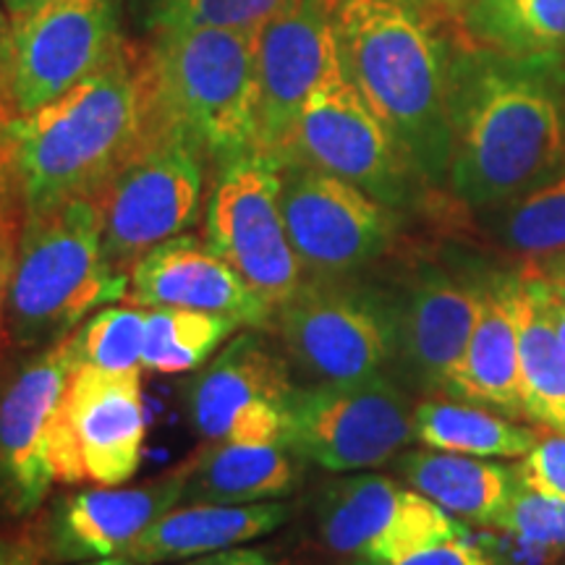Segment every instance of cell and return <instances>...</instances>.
Listing matches in <instances>:
<instances>
[{"label":"cell","instance_id":"cell-1","mask_svg":"<svg viewBox=\"0 0 565 565\" xmlns=\"http://www.w3.org/2000/svg\"><path fill=\"white\" fill-rule=\"evenodd\" d=\"M448 186L471 210L511 200L565 160L563 53L458 45L448 82Z\"/></svg>","mask_w":565,"mask_h":565},{"label":"cell","instance_id":"cell-2","mask_svg":"<svg viewBox=\"0 0 565 565\" xmlns=\"http://www.w3.org/2000/svg\"><path fill=\"white\" fill-rule=\"evenodd\" d=\"M343 74L377 113L427 186L448 183V82L456 24L433 0H330Z\"/></svg>","mask_w":565,"mask_h":565},{"label":"cell","instance_id":"cell-3","mask_svg":"<svg viewBox=\"0 0 565 565\" xmlns=\"http://www.w3.org/2000/svg\"><path fill=\"white\" fill-rule=\"evenodd\" d=\"M24 215L95 196L141 134L139 47L6 126Z\"/></svg>","mask_w":565,"mask_h":565},{"label":"cell","instance_id":"cell-4","mask_svg":"<svg viewBox=\"0 0 565 565\" xmlns=\"http://www.w3.org/2000/svg\"><path fill=\"white\" fill-rule=\"evenodd\" d=\"M141 131L183 134L217 166L257 150L254 32L171 26L139 47Z\"/></svg>","mask_w":565,"mask_h":565},{"label":"cell","instance_id":"cell-5","mask_svg":"<svg viewBox=\"0 0 565 565\" xmlns=\"http://www.w3.org/2000/svg\"><path fill=\"white\" fill-rule=\"evenodd\" d=\"M126 294L129 275L105 257L100 210L92 196L24 215L6 312L11 345L47 349Z\"/></svg>","mask_w":565,"mask_h":565},{"label":"cell","instance_id":"cell-6","mask_svg":"<svg viewBox=\"0 0 565 565\" xmlns=\"http://www.w3.org/2000/svg\"><path fill=\"white\" fill-rule=\"evenodd\" d=\"M280 349L309 383H345L391 374L398 359V299L380 286L307 278L273 328Z\"/></svg>","mask_w":565,"mask_h":565},{"label":"cell","instance_id":"cell-7","mask_svg":"<svg viewBox=\"0 0 565 565\" xmlns=\"http://www.w3.org/2000/svg\"><path fill=\"white\" fill-rule=\"evenodd\" d=\"M204 152L183 134H139L95 200L103 221V249L118 273L147 252L186 233L200 217Z\"/></svg>","mask_w":565,"mask_h":565},{"label":"cell","instance_id":"cell-8","mask_svg":"<svg viewBox=\"0 0 565 565\" xmlns=\"http://www.w3.org/2000/svg\"><path fill=\"white\" fill-rule=\"evenodd\" d=\"M414 440V401L393 374L294 385L282 445L333 475L380 469Z\"/></svg>","mask_w":565,"mask_h":565},{"label":"cell","instance_id":"cell-9","mask_svg":"<svg viewBox=\"0 0 565 565\" xmlns=\"http://www.w3.org/2000/svg\"><path fill=\"white\" fill-rule=\"evenodd\" d=\"M278 160H299L333 173L395 212L416 204L427 186L391 129L343 74L341 61L303 103Z\"/></svg>","mask_w":565,"mask_h":565},{"label":"cell","instance_id":"cell-10","mask_svg":"<svg viewBox=\"0 0 565 565\" xmlns=\"http://www.w3.org/2000/svg\"><path fill=\"white\" fill-rule=\"evenodd\" d=\"M204 242L249 282L273 315L294 299L307 275L280 212L278 158L249 150L217 166Z\"/></svg>","mask_w":565,"mask_h":565},{"label":"cell","instance_id":"cell-11","mask_svg":"<svg viewBox=\"0 0 565 565\" xmlns=\"http://www.w3.org/2000/svg\"><path fill=\"white\" fill-rule=\"evenodd\" d=\"M278 162L280 212L307 278L356 275L391 249L398 212L307 162Z\"/></svg>","mask_w":565,"mask_h":565},{"label":"cell","instance_id":"cell-12","mask_svg":"<svg viewBox=\"0 0 565 565\" xmlns=\"http://www.w3.org/2000/svg\"><path fill=\"white\" fill-rule=\"evenodd\" d=\"M147 406L141 366L105 372L79 366L63 398L53 466L58 484H126L145 461Z\"/></svg>","mask_w":565,"mask_h":565},{"label":"cell","instance_id":"cell-13","mask_svg":"<svg viewBox=\"0 0 565 565\" xmlns=\"http://www.w3.org/2000/svg\"><path fill=\"white\" fill-rule=\"evenodd\" d=\"M291 362L263 330L246 328L186 385L194 433L207 443H280L294 391Z\"/></svg>","mask_w":565,"mask_h":565},{"label":"cell","instance_id":"cell-14","mask_svg":"<svg viewBox=\"0 0 565 565\" xmlns=\"http://www.w3.org/2000/svg\"><path fill=\"white\" fill-rule=\"evenodd\" d=\"M317 529L324 547L351 565L395 563L450 536L469 534L463 521L414 487L383 475H353L324 484Z\"/></svg>","mask_w":565,"mask_h":565},{"label":"cell","instance_id":"cell-15","mask_svg":"<svg viewBox=\"0 0 565 565\" xmlns=\"http://www.w3.org/2000/svg\"><path fill=\"white\" fill-rule=\"evenodd\" d=\"M11 21L19 116L66 95L126 47L116 0H47Z\"/></svg>","mask_w":565,"mask_h":565},{"label":"cell","instance_id":"cell-16","mask_svg":"<svg viewBox=\"0 0 565 565\" xmlns=\"http://www.w3.org/2000/svg\"><path fill=\"white\" fill-rule=\"evenodd\" d=\"M82 366L76 330L34 353L0 393V498L30 515L55 484L53 445L68 383Z\"/></svg>","mask_w":565,"mask_h":565},{"label":"cell","instance_id":"cell-17","mask_svg":"<svg viewBox=\"0 0 565 565\" xmlns=\"http://www.w3.org/2000/svg\"><path fill=\"white\" fill-rule=\"evenodd\" d=\"M257 150L280 158L303 103L338 61L330 0H291L254 32Z\"/></svg>","mask_w":565,"mask_h":565},{"label":"cell","instance_id":"cell-18","mask_svg":"<svg viewBox=\"0 0 565 565\" xmlns=\"http://www.w3.org/2000/svg\"><path fill=\"white\" fill-rule=\"evenodd\" d=\"M186 461L131 487L74 490L55 500L45 521V550L58 563L124 557L160 515L183 503Z\"/></svg>","mask_w":565,"mask_h":565},{"label":"cell","instance_id":"cell-19","mask_svg":"<svg viewBox=\"0 0 565 565\" xmlns=\"http://www.w3.org/2000/svg\"><path fill=\"white\" fill-rule=\"evenodd\" d=\"M398 299L401 385L424 395H443L461 362L477 320L479 275L463 278L440 265H424L412 275Z\"/></svg>","mask_w":565,"mask_h":565},{"label":"cell","instance_id":"cell-20","mask_svg":"<svg viewBox=\"0 0 565 565\" xmlns=\"http://www.w3.org/2000/svg\"><path fill=\"white\" fill-rule=\"evenodd\" d=\"M134 307H179L233 317L242 328L270 330L273 309L204 238L192 233L154 246L129 270Z\"/></svg>","mask_w":565,"mask_h":565},{"label":"cell","instance_id":"cell-21","mask_svg":"<svg viewBox=\"0 0 565 565\" xmlns=\"http://www.w3.org/2000/svg\"><path fill=\"white\" fill-rule=\"evenodd\" d=\"M513 291L515 273L479 275L475 328L443 395L526 422L524 401H521Z\"/></svg>","mask_w":565,"mask_h":565},{"label":"cell","instance_id":"cell-22","mask_svg":"<svg viewBox=\"0 0 565 565\" xmlns=\"http://www.w3.org/2000/svg\"><path fill=\"white\" fill-rule=\"evenodd\" d=\"M291 519L286 500L267 503H181L160 515L154 524L126 550L124 557L145 565L186 563L194 557L244 547L246 542L273 534Z\"/></svg>","mask_w":565,"mask_h":565},{"label":"cell","instance_id":"cell-23","mask_svg":"<svg viewBox=\"0 0 565 565\" xmlns=\"http://www.w3.org/2000/svg\"><path fill=\"white\" fill-rule=\"evenodd\" d=\"M301 463L282 443H207L186 461L183 503L282 500L299 487Z\"/></svg>","mask_w":565,"mask_h":565},{"label":"cell","instance_id":"cell-24","mask_svg":"<svg viewBox=\"0 0 565 565\" xmlns=\"http://www.w3.org/2000/svg\"><path fill=\"white\" fill-rule=\"evenodd\" d=\"M395 471L445 513L463 524L487 529H494L519 487L515 463L433 448L401 454L395 458Z\"/></svg>","mask_w":565,"mask_h":565},{"label":"cell","instance_id":"cell-25","mask_svg":"<svg viewBox=\"0 0 565 565\" xmlns=\"http://www.w3.org/2000/svg\"><path fill=\"white\" fill-rule=\"evenodd\" d=\"M545 429L466 401L427 395L414 406V440L433 450L511 461L524 458Z\"/></svg>","mask_w":565,"mask_h":565},{"label":"cell","instance_id":"cell-26","mask_svg":"<svg viewBox=\"0 0 565 565\" xmlns=\"http://www.w3.org/2000/svg\"><path fill=\"white\" fill-rule=\"evenodd\" d=\"M513 309L526 422L565 435V349L519 270H515Z\"/></svg>","mask_w":565,"mask_h":565},{"label":"cell","instance_id":"cell-27","mask_svg":"<svg viewBox=\"0 0 565 565\" xmlns=\"http://www.w3.org/2000/svg\"><path fill=\"white\" fill-rule=\"evenodd\" d=\"M456 24L466 42L498 53L565 51V0H471Z\"/></svg>","mask_w":565,"mask_h":565},{"label":"cell","instance_id":"cell-28","mask_svg":"<svg viewBox=\"0 0 565 565\" xmlns=\"http://www.w3.org/2000/svg\"><path fill=\"white\" fill-rule=\"evenodd\" d=\"M500 246L524 259L565 252V160L511 200L479 210Z\"/></svg>","mask_w":565,"mask_h":565},{"label":"cell","instance_id":"cell-29","mask_svg":"<svg viewBox=\"0 0 565 565\" xmlns=\"http://www.w3.org/2000/svg\"><path fill=\"white\" fill-rule=\"evenodd\" d=\"M238 330L242 322L233 317L179 307L147 309L141 370L160 374L200 370Z\"/></svg>","mask_w":565,"mask_h":565},{"label":"cell","instance_id":"cell-30","mask_svg":"<svg viewBox=\"0 0 565 565\" xmlns=\"http://www.w3.org/2000/svg\"><path fill=\"white\" fill-rule=\"evenodd\" d=\"M291 0H131L137 24L147 32L171 26H215L257 32Z\"/></svg>","mask_w":565,"mask_h":565},{"label":"cell","instance_id":"cell-31","mask_svg":"<svg viewBox=\"0 0 565 565\" xmlns=\"http://www.w3.org/2000/svg\"><path fill=\"white\" fill-rule=\"evenodd\" d=\"M145 307H105L76 328L82 366L105 372H129L141 366Z\"/></svg>","mask_w":565,"mask_h":565},{"label":"cell","instance_id":"cell-32","mask_svg":"<svg viewBox=\"0 0 565 565\" xmlns=\"http://www.w3.org/2000/svg\"><path fill=\"white\" fill-rule=\"evenodd\" d=\"M494 529L534 545H565V500L519 482Z\"/></svg>","mask_w":565,"mask_h":565},{"label":"cell","instance_id":"cell-33","mask_svg":"<svg viewBox=\"0 0 565 565\" xmlns=\"http://www.w3.org/2000/svg\"><path fill=\"white\" fill-rule=\"evenodd\" d=\"M515 475L529 490L565 500V435L545 429L540 443L519 458Z\"/></svg>","mask_w":565,"mask_h":565},{"label":"cell","instance_id":"cell-34","mask_svg":"<svg viewBox=\"0 0 565 565\" xmlns=\"http://www.w3.org/2000/svg\"><path fill=\"white\" fill-rule=\"evenodd\" d=\"M24 225V202H21L19 183L13 179L9 186L0 189V351L9 343V288L13 263H17V246L19 233Z\"/></svg>","mask_w":565,"mask_h":565},{"label":"cell","instance_id":"cell-35","mask_svg":"<svg viewBox=\"0 0 565 565\" xmlns=\"http://www.w3.org/2000/svg\"><path fill=\"white\" fill-rule=\"evenodd\" d=\"M380 565H500L494 561L492 553H487L482 545H477L469 534L450 536V540L437 542L412 553L395 563H380Z\"/></svg>","mask_w":565,"mask_h":565},{"label":"cell","instance_id":"cell-36","mask_svg":"<svg viewBox=\"0 0 565 565\" xmlns=\"http://www.w3.org/2000/svg\"><path fill=\"white\" fill-rule=\"evenodd\" d=\"M17 95H13V21L0 0V126L17 121Z\"/></svg>","mask_w":565,"mask_h":565},{"label":"cell","instance_id":"cell-37","mask_svg":"<svg viewBox=\"0 0 565 565\" xmlns=\"http://www.w3.org/2000/svg\"><path fill=\"white\" fill-rule=\"evenodd\" d=\"M519 275H521V280L526 282L529 291L534 294V299L542 307V312L547 315V320H550V324H553L557 341H561L565 349V299L555 291L553 286H550L545 278H542V275H536L526 263L519 267Z\"/></svg>","mask_w":565,"mask_h":565},{"label":"cell","instance_id":"cell-38","mask_svg":"<svg viewBox=\"0 0 565 565\" xmlns=\"http://www.w3.org/2000/svg\"><path fill=\"white\" fill-rule=\"evenodd\" d=\"M526 265L532 267L536 275H542V278H545L565 299V252L545 259H526Z\"/></svg>","mask_w":565,"mask_h":565},{"label":"cell","instance_id":"cell-39","mask_svg":"<svg viewBox=\"0 0 565 565\" xmlns=\"http://www.w3.org/2000/svg\"><path fill=\"white\" fill-rule=\"evenodd\" d=\"M217 565H282V563L263 553V550L233 547V550H225V553H217Z\"/></svg>","mask_w":565,"mask_h":565},{"label":"cell","instance_id":"cell-40","mask_svg":"<svg viewBox=\"0 0 565 565\" xmlns=\"http://www.w3.org/2000/svg\"><path fill=\"white\" fill-rule=\"evenodd\" d=\"M0 565H34V550L24 542L0 540Z\"/></svg>","mask_w":565,"mask_h":565},{"label":"cell","instance_id":"cell-41","mask_svg":"<svg viewBox=\"0 0 565 565\" xmlns=\"http://www.w3.org/2000/svg\"><path fill=\"white\" fill-rule=\"evenodd\" d=\"M17 179L13 173V152H11V139L6 126H0V189L9 186V183Z\"/></svg>","mask_w":565,"mask_h":565},{"label":"cell","instance_id":"cell-42","mask_svg":"<svg viewBox=\"0 0 565 565\" xmlns=\"http://www.w3.org/2000/svg\"><path fill=\"white\" fill-rule=\"evenodd\" d=\"M42 3H47V0H3L6 11H9L11 19H17V17H21V13L38 9V6H42Z\"/></svg>","mask_w":565,"mask_h":565},{"label":"cell","instance_id":"cell-43","mask_svg":"<svg viewBox=\"0 0 565 565\" xmlns=\"http://www.w3.org/2000/svg\"><path fill=\"white\" fill-rule=\"evenodd\" d=\"M435 6H440V9L445 11V13H450V17H458V13H461L466 6L471 3V0H433Z\"/></svg>","mask_w":565,"mask_h":565},{"label":"cell","instance_id":"cell-44","mask_svg":"<svg viewBox=\"0 0 565 565\" xmlns=\"http://www.w3.org/2000/svg\"><path fill=\"white\" fill-rule=\"evenodd\" d=\"M74 565H145V563L129 561V557H105V561H87V563H74Z\"/></svg>","mask_w":565,"mask_h":565},{"label":"cell","instance_id":"cell-45","mask_svg":"<svg viewBox=\"0 0 565 565\" xmlns=\"http://www.w3.org/2000/svg\"><path fill=\"white\" fill-rule=\"evenodd\" d=\"M183 565H217V553L215 555H204V557H194V561H186Z\"/></svg>","mask_w":565,"mask_h":565},{"label":"cell","instance_id":"cell-46","mask_svg":"<svg viewBox=\"0 0 565 565\" xmlns=\"http://www.w3.org/2000/svg\"><path fill=\"white\" fill-rule=\"evenodd\" d=\"M563 66H565V51H563Z\"/></svg>","mask_w":565,"mask_h":565}]
</instances>
